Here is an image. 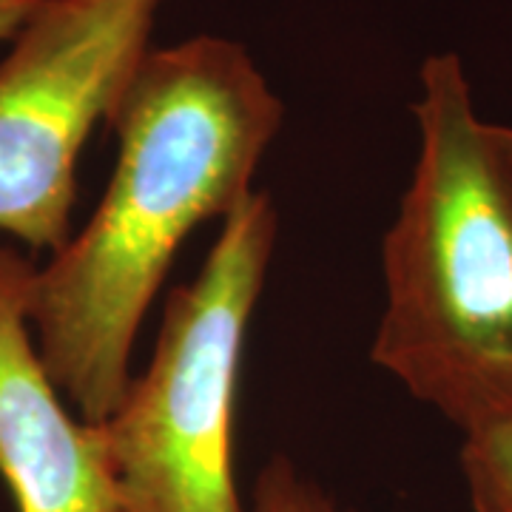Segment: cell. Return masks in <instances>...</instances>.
Returning a JSON list of instances; mask_svg holds the SVG:
<instances>
[{
	"mask_svg": "<svg viewBox=\"0 0 512 512\" xmlns=\"http://www.w3.org/2000/svg\"><path fill=\"white\" fill-rule=\"evenodd\" d=\"M32 274L0 242V476L18 512H120L100 427L66 410L37 356Z\"/></svg>",
	"mask_w": 512,
	"mask_h": 512,
	"instance_id": "5",
	"label": "cell"
},
{
	"mask_svg": "<svg viewBox=\"0 0 512 512\" xmlns=\"http://www.w3.org/2000/svg\"><path fill=\"white\" fill-rule=\"evenodd\" d=\"M160 0H40L0 63V234L72 239L77 160L148 49Z\"/></svg>",
	"mask_w": 512,
	"mask_h": 512,
	"instance_id": "4",
	"label": "cell"
},
{
	"mask_svg": "<svg viewBox=\"0 0 512 512\" xmlns=\"http://www.w3.org/2000/svg\"><path fill=\"white\" fill-rule=\"evenodd\" d=\"M419 154L382 242L373 362L461 433L512 413V148L453 55L413 106Z\"/></svg>",
	"mask_w": 512,
	"mask_h": 512,
	"instance_id": "2",
	"label": "cell"
},
{
	"mask_svg": "<svg viewBox=\"0 0 512 512\" xmlns=\"http://www.w3.org/2000/svg\"><path fill=\"white\" fill-rule=\"evenodd\" d=\"M40 0H0V40H12Z\"/></svg>",
	"mask_w": 512,
	"mask_h": 512,
	"instance_id": "8",
	"label": "cell"
},
{
	"mask_svg": "<svg viewBox=\"0 0 512 512\" xmlns=\"http://www.w3.org/2000/svg\"><path fill=\"white\" fill-rule=\"evenodd\" d=\"M251 512H350L322 493V487L305 478L285 456L268 461L256 476Z\"/></svg>",
	"mask_w": 512,
	"mask_h": 512,
	"instance_id": "7",
	"label": "cell"
},
{
	"mask_svg": "<svg viewBox=\"0 0 512 512\" xmlns=\"http://www.w3.org/2000/svg\"><path fill=\"white\" fill-rule=\"evenodd\" d=\"M282 120V100L234 40L191 37L137 63L111 111L109 188L29 285L37 356L86 424L109 419L131 382L143 316L185 237L254 194Z\"/></svg>",
	"mask_w": 512,
	"mask_h": 512,
	"instance_id": "1",
	"label": "cell"
},
{
	"mask_svg": "<svg viewBox=\"0 0 512 512\" xmlns=\"http://www.w3.org/2000/svg\"><path fill=\"white\" fill-rule=\"evenodd\" d=\"M461 473L476 512H512V413L464 433Z\"/></svg>",
	"mask_w": 512,
	"mask_h": 512,
	"instance_id": "6",
	"label": "cell"
},
{
	"mask_svg": "<svg viewBox=\"0 0 512 512\" xmlns=\"http://www.w3.org/2000/svg\"><path fill=\"white\" fill-rule=\"evenodd\" d=\"M276 208L254 191L168 293L154 356L100 427L120 512H242L234 413L245 333L274 256Z\"/></svg>",
	"mask_w": 512,
	"mask_h": 512,
	"instance_id": "3",
	"label": "cell"
},
{
	"mask_svg": "<svg viewBox=\"0 0 512 512\" xmlns=\"http://www.w3.org/2000/svg\"><path fill=\"white\" fill-rule=\"evenodd\" d=\"M504 137H507V143H510L512 148V128H504Z\"/></svg>",
	"mask_w": 512,
	"mask_h": 512,
	"instance_id": "9",
	"label": "cell"
}]
</instances>
